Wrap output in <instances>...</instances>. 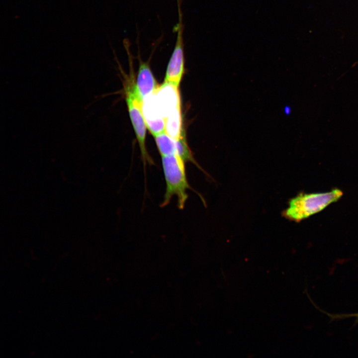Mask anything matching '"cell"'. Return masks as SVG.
Listing matches in <instances>:
<instances>
[{"label":"cell","mask_w":358,"mask_h":358,"mask_svg":"<svg viewBox=\"0 0 358 358\" xmlns=\"http://www.w3.org/2000/svg\"><path fill=\"white\" fill-rule=\"evenodd\" d=\"M126 103L130 120L138 142L144 164L153 163L146 147V133L147 128L142 110V102L137 98L133 87L126 91Z\"/></svg>","instance_id":"cell-4"},{"label":"cell","mask_w":358,"mask_h":358,"mask_svg":"<svg viewBox=\"0 0 358 358\" xmlns=\"http://www.w3.org/2000/svg\"><path fill=\"white\" fill-rule=\"evenodd\" d=\"M178 13V22L174 27V31L177 32L175 45L169 60L164 82L179 87L184 71V51L183 22V13L181 8V0H177Z\"/></svg>","instance_id":"cell-3"},{"label":"cell","mask_w":358,"mask_h":358,"mask_svg":"<svg viewBox=\"0 0 358 358\" xmlns=\"http://www.w3.org/2000/svg\"><path fill=\"white\" fill-rule=\"evenodd\" d=\"M165 132L171 137L177 140L183 130L180 107L169 114L165 119Z\"/></svg>","instance_id":"cell-6"},{"label":"cell","mask_w":358,"mask_h":358,"mask_svg":"<svg viewBox=\"0 0 358 358\" xmlns=\"http://www.w3.org/2000/svg\"><path fill=\"white\" fill-rule=\"evenodd\" d=\"M327 315L332 319H342L345 318H348L351 317H356L357 320H358V313L354 314H330L327 313Z\"/></svg>","instance_id":"cell-9"},{"label":"cell","mask_w":358,"mask_h":358,"mask_svg":"<svg viewBox=\"0 0 358 358\" xmlns=\"http://www.w3.org/2000/svg\"><path fill=\"white\" fill-rule=\"evenodd\" d=\"M161 157L166 190L161 206L167 205L176 196L178 207L182 209L188 198L187 190L191 189L187 179L185 162L176 154Z\"/></svg>","instance_id":"cell-1"},{"label":"cell","mask_w":358,"mask_h":358,"mask_svg":"<svg viewBox=\"0 0 358 358\" xmlns=\"http://www.w3.org/2000/svg\"><path fill=\"white\" fill-rule=\"evenodd\" d=\"M176 154L179 156L185 162H191L203 171V169L193 158L191 151L188 146L184 129L179 138L176 140Z\"/></svg>","instance_id":"cell-8"},{"label":"cell","mask_w":358,"mask_h":358,"mask_svg":"<svg viewBox=\"0 0 358 358\" xmlns=\"http://www.w3.org/2000/svg\"><path fill=\"white\" fill-rule=\"evenodd\" d=\"M342 195V191L338 188L327 192L301 193L289 200L288 207L282 215L287 219L299 222L322 211Z\"/></svg>","instance_id":"cell-2"},{"label":"cell","mask_w":358,"mask_h":358,"mask_svg":"<svg viewBox=\"0 0 358 358\" xmlns=\"http://www.w3.org/2000/svg\"><path fill=\"white\" fill-rule=\"evenodd\" d=\"M291 108L289 106H286L284 108V112L286 114H289L290 113Z\"/></svg>","instance_id":"cell-10"},{"label":"cell","mask_w":358,"mask_h":358,"mask_svg":"<svg viewBox=\"0 0 358 358\" xmlns=\"http://www.w3.org/2000/svg\"><path fill=\"white\" fill-rule=\"evenodd\" d=\"M154 137L161 157L176 153V140L171 137L165 131Z\"/></svg>","instance_id":"cell-7"},{"label":"cell","mask_w":358,"mask_h":358,"mask_svg":"<svg viewBox=\"0 0 358 358\" xmlns=\"http://www.w3.org/2000/svg\"><path fill=\"white\" fill-rule=\"evenodd\" d=\"M139 66L136 82L133 89L135 95L142 103L147 97L154 93L159 86L154 76L149 61L144 62L138 55Z\"/></svg>","instance_id":"cell-5"}]
</instances>
